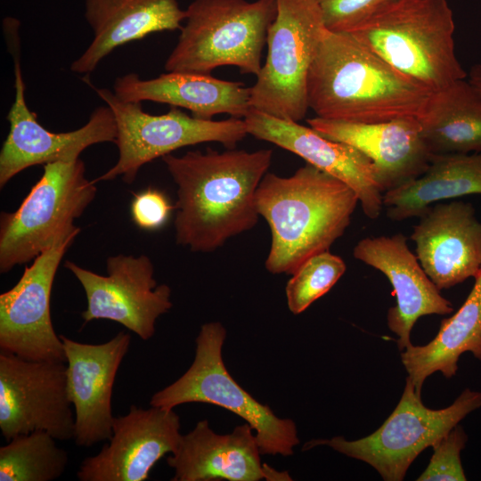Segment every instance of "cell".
Here are the masks:
<instances>
[{"label":"cell","mask_w":481,"mask_h":481,"mask_svg":"<svg viewBox=\"0 0 481 481\" xmlns=\"http://www.w3.org/2000/svg\"><path fill=\"white\" fill-rule=\"evenodd\" d=\"M174 409L131 405L114 418L109 443L86 457L77 472L80 481H144L154 465L176 451L182 438Z\"/></svg>","instance_id":"9a60e30c"},{"label":"cell","mask_w":481,"mask_h":481,"mask_svg":"<svg viewBox=\"0 0 481 481\" xmlns=\"http://www.w3.org/2000/svg\"><path fill=\"white\" fill-rule=\"evenodd\" d=\"M266 37L267 56L250 87V106L298 122L309 109L308 74L327 30L317 0H275Z\"/></svg>","instance_id":"ba28073f"},{"label":"cell","mask_w":481,"mask_h":481,"mask_svg":"<svg viewBox=\"0 0 481 481\" xmlns=\"http://www.w3.org/2000/svg\"><path fill=\"white\" fill-rule=\"evenodd\" d=\"M346 270L344 260L330 250L306 260L286 285L289 310L299 314L326 294Z\"/></svg>","instance_id":"83f0119b"},{"label":"cell","mask_w":481,"mask_h":481,"mask_svg":"<svg viewBox=\"0 0 481 481\" xmlns=\"http://www.w3.org/2000/svg\"><path fill=\"white\" fill-rule=\"evenodd\" d=\"M78 158L44 165V173L13 212L0 216V272L33 261L59 241L80 232L74 224L97 193Z\"/></svg>","instance_id":"8992f818"},{"label":"cell","mask_w":481,"mask_h":481,"mask_svg":"<svg viewBox=\"0 0 481 481\" xmlns=\"http://www.w3.org/2000/svg\"><path fill=\"white\" fill-rule=\"evenodd\" d=\"M94 37L72 62L71 71L88 75L114 49L146 36L182 28L186 17L177 0H85Z\"/></svg>","instance_id":"603a6c76"},{"label":"cell","mask_w":481,"mask_h":481,"mask_svg":"<svg viewBox=\"0 0 481 481\" xmlns=\"http://www.w3.org/2000/svg\"><path fill=\"white\" fill-rule=\"evenodd\" d=\"M474 279L466 300L454 314L441 322L436 336L427 345H411L401 352L407 379L418 395L431 374L440 371L446 379L453 377L463 353L481 360V272Z\"/></svg>","instance_id":"cb8c5ba5"},{"label":"cell","mask_w":481,"mask_h":481,"mask_svg":"<svg viewBox=\"0 0 481 481\" xmlns=\"http://www.w3.org/2000/svg\"><path fill=\"white\" fill-rule=\"evenodd\" d=\"M276 12L275 0L192 1L165 69L210 75L216 68L235 66L257 77Z\"/></svg>","instance_id":"5b68a950"},{"label":"cell","mask_w":481,"mask_h":481,"mask_svg":"<svg viewBox=\"0 0 481 481\" xmlns=\"http://www.w3.org/2000/svg\"><path fill=\"white\" fill-rule=\"evenodd\" d=\"M65 363L29 360L1 350L0 430L6 441L37 430L61 441L74 437Z\"/></svg>","instance_id":"8fae6325"},{"label":"cell","mask_w":481,"mask_h":481,"mask_svg":"<svg viewBox=\"0 0 481 481\" xmlns=\"http://www.w3.org/2000/svg\"><path fill=\"white\" fill-rule=\"evenodd\" d=\"M77 235L41 253L0 295V350L29 360L66 363L63 343L52 323L50 299L59 265Z\"/></svg>","instance_id":"4fadbf2b"},{"label":"cell","mask_w":481,"mask_h":481,"mask_svg":"<svg viewBox=\"0 0 481 481\" xmlns=\"http://www.w3.org/2000/svg\"><path fill=\"white\" fill-rule=\"evenodd\" d=\"M113 89L124 102L169 104L189 110L193 117L201 119H212L218 114L244 118L251 110L250 87L211 75L167 71L151 79H142L135 73H128L116 78Z\"/></svg>","instance_id":"7402d4cb"},{"label":"cell","mask_w":481,"mask_h":481,"mask_svg":"<svg viewBox=\"0 0 481 481\" xmlns=\"http://www.w3.org/2000/svg\"><path fill=\"white\" fill-rule=\"evenodd\" d=\"M95 92L114 114L118 151L116 164L95 183L121 177L132 184L143 165L175 150L208 142L233 149L249 135L243 118L201 119L174 106L165 114L151 115L143 111L142 102H124L108 88Z\"/></svg>","instance_id":"30bf717a"},{"label":"cell","mask_w":481,"mask_h":481,"mask_svg":"<svg viewBox=\"0 0 481 481\" xmlns=\"http://www.w3.org/2000/svg\"><path fill=\"white\" fill-rule=\"evenodd\" d=\"M64 266L85 290L87 306L81 314L85 323L101 319L113 321L148 340L155 334L157 319L173 306L170 287L157 284L153 264L146 255L109 257L107 275L72 261L65 262Z\"/></svg>","instance_id":"7c38bea8"},{"label":"cell","mask_w":481,"mask_h":481,"mask_svg":"<svg viewBox=\"0 0 481 481\" xmlns=\"http://www.w3.org/2000/svg\"><path fill=\"white\" fill-rule=\"evenodd\" d=\"M468 76L469 82L481 94V64H476L472 66Z\"/></svg>","instance_id":"1f68e13d"},{"label":"cell","mask_w":481,"mask_h":481,"mask_svg":"<svg viewBox=\"0 0 481 481\" xmlns=\"http://www.w3.org/2000/svg\"><path fill=\"white\" fill-rule=\"evenodd\" d=\"M67 363V390L74 408V440L89 447L109 440L114 418L112 389L128 352L131 336L120 331L102 344L81 343L60 335Z\"/></svg>","instance_id":"2e32d148"},{"label":"cell","mask_w":481,"mask_h":481,"mask_svg":"<svg viewBox=\"0 0 481 481\" xmlns=\"http://www.w3.org/2000/svg\"><path fill=\"white\" fill-rule=\"evenodd\" d=\"M174 208L162 192L148 188L135 195L130 211L133 221L139 228L153 231L166 224Z\"/></svg>","instance_id":"4dcf8cb0"},{"label":"cell","mask_w":481,"mask_h":481,"mask_svg":"<svg viewBox=\"0 0 481 481\" xmlns=\"http://www.w3.org/2000/svg\"><path fill=\"white\" fill-rule=\"evenodd\" d=\"M249 135L273 143L348 185L357 195L366 216L377 219L383 192L371 160L350 144L320 135L311 126L277 118L251 109L243 118Z\"/></svg>","instance_id":"e0dca14e"},{"label":"cell","mask_w":481,"mask_h":481,"mask_svg":"<svg viewBox=\"0 0 481 481\" xmlns=\"http://www.w3.org/2000/svg\"><path fill=\"white\" fill-rule=\"evenodd\" d=\"M325 28L347 32L400 0H317Z\"/></svg>","instance_id":"f546056e"},{"label":"cell","mask_w":481,"mask_h":481,"mask_svg":"<svg viewBox=\"0 0 481 481\" xmlns=\"http://www.w3.org/2000/svg\"><path fill=\"white\" fill-rule=\"evenodd\" d=\"M447 0H400L347 31L394 69L434 93L465 79Z\"/></svg>","instance_id":"277c9868"},{"label":"cell","mask_w":481,"mask_h":481,"mask_svg":"<svg viewBox=\"0 0 481 481\" xmlns=\"http://www.w3.org/2000/svg\"><path fill=\"white\" fill-rule=\"evenodd\" d=\"M306 122L324 137L350 144L367 156L383 193L422 175L433 155L418 118L356 123L314 117Z\"/></svg>","instance_id":"ffe728a7"},{"label":"cell","mask_w":481,"mask_h":481,"mask_svg":"<svg viewBox=\"0 0 481 481\" xmlns=\"http://www.w3.org/2000/svg\"><path fill=\"white\" fill-rule=\"evenodd\" d=\"M431 94L350 34L328 29L307 80L308 105L316 117L346 122L419 118Z\"/></svg>","instance_id":"7a4b0ae2"},{"label":"cell","mask_w":481,"mask_h":481,"mask_svg":"<svg viewBox=\"0 0 481 481\" xmlns=\"http://www.w3.org/2000/svg\"><path fill=\"white\" fill-rule=\"evenodd\" d=\"M354 257L380 271L393 287L396 305L387 311V326L397 336V346L405 350L412 344L411 331L424 315L448 314L452 303L423 270L412 253L403 233L363 238L353 249Z\"/></svg>","instance_id":"d6986e66"},{"label":"cell","mask_w":481,"mask_h":481,"mask_svg":"<svg viewBox=\"0 0 481 481\" xmlns=\"http://www.w3.org/2000/svg\"><path fill=\"white\" fill-rule=\"evenodd\" d=\"M255 202L272 233L265 268L291 275L344 234L359 200L345 183L306 163L290 176L267 172Z\"/></svg>","instance_id":"3957f363"},{"label":"cell","mask_w":481,"mask_h":481,"mask_svg":"<svg viewBox=\"0 0 481 481\" xmlns=\"http://www.w3.org/2000/svg\"><path fill=\"white\" fill-rule=\"evenodd\" d=\"M419 120L432 154L481 153V94L466 78L432 93Z\"/></svg>","instance_id":"484cf974"},{"label":"cell","mask_w":481,"mask_h":481,"mask_svg":"<svg viewBox=\"0 0 481 481\" xmlns=\"http://www.w3.org/2000/svg\"><path fill=\"white\" fill-rule=\"evenodd\" d=\"M411 239L420 265L440 290L481 272V222L469 202L433 204L420 216Z\"/></svg>","instance_id":"ac0fdd59"},{"label":"cell","mask_w":481,"mask_h":481,"mask_svg":"<svg viewBox=\"0 0 481 481\" xmlns=\"http://www.w3.org/2000/svg\"><path fill=\"white\" fill-rule=\"evenodd\" d=\"M468 436L464 429L456 425L431 447L433 455L429 464L418 481H465L466 476L461 461V452Z\"/></svg>","instance_id":"f1b7e54d"},{"label":"cell","mask_w":481,"mask_h":481,"mask_svg":"<svg viewBox=\"0 0 481 481\" xmlns=\"http://www.w3.org/2000/svg\"><path fill=\"white\" fill-rule=\"evenodd\" d=\"M249 423L237 426L232 433L214 432L207 420H200L183 435L176 451L167 458L175 470L173 481H257L291 480L261 462L256 433Z\"/></svg>","instance_id":"44dd1931"},{"label":"cell","mask_w":481,"mask_h":481,"mask_svg":"<svg viewBox=\"0 0 481 481\" xmlns=\"http://www.w3.org/2000/svg\"><path fill=\"white\" fill-rule=\"evenodd\" d=\"M272 157L269 149H208L162 157L177 187L176 243L192 252L209 253L255 227L260 216L256 192Z\"/></svg>","instance_id":"6da1fadb"},{"label":"cell","mask_w":481,"mask_h":481,"mask_svg":"<svg viewBox=\"0 0 481 481\" xmlns=\"http://www.w3.org/2000/svg\"><path fill=\"white\" fill-rule=\"evenodd\" d=\"M225 338L226 330L219 322L203 324L192 365L178 379L156 392L150 405L174 409L183 404L204 403L223 407L252 427L262 455H292L299 444L295 422L277 417L230 375L222 356Z\"/></svg>","instance_id":"52a82bcc"},{"label":"cell","mask_w":481,"mask_h":481,"mask_svg":"<svg viewBox=\"0 0 481 481\" xmlns=\"http://www.w3.org/2000/svg\"><path fill=\"white\" fill-rule=\"evenodd\" d=\"M480 407L481 392L467 388L448 407L429 409L406 379L398 404L375 432L354 441L339 436L313 440L306 443L305 448L328 445L368 463L386 481H401L424 449L432 446L468 414Z\"/></svg>","instance_id":"9c48e42d"},{"label":"cell","mask_w":481,"mask_h":481,"mask_svg":"<svg viewBox=\"0 0 481 481\" xmlns=\"http://www.w3.org/2000/svg\"><path fill=\"white\" fill-rule=\"evenodd\" d=\"M14 102L7 114L10 130L0 152L1 188L29 167L74 160L94 144L115 143L117 124L108 105L97 107L88 121L76 130L55 133L45 128L28 107L17 53L14 54Z\"/></svg>","instance_id":"5bb4252c"},{"label":"cell","mask_w":481,"mask_h":481,"mask_svg":"<svg viewBox=\"0 0 481 481\" xmlns=\"http://www.w3.org/2000/svg\"><path fill=\"white\" fill-rule=\"evenodd\" d=\"M45 431L21 434L0 447V481H53L62 476L68 452Z\"/></svg>","instance_id":"4316f807"},{"label":"cell","mask_w":481,"mask_h":481,"mask_svg":"<svg viewBox=\"0 0 481 481\" xmlns=\"http://www.w3.org/2000/svg\"><path fill=\"white\" fill-rule=\"evenodd\" d=\"M481 194V153L433 154L417 178L383 193L387 216L402 221L421 216L434 203Z\"/></svg>","instance_id":"d4e9b609"}]
</instances>
